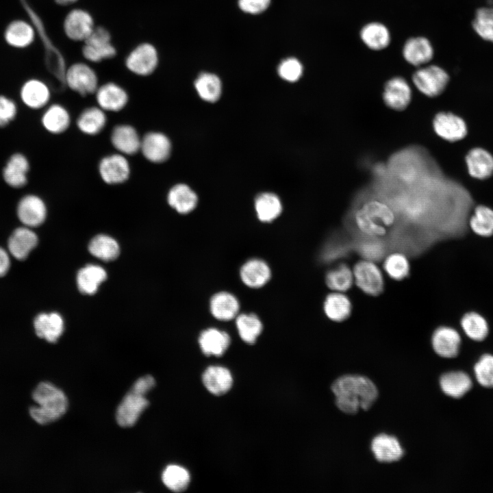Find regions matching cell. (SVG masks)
<instances>
[{
  "label": "cell",
  "mask_w": 493,
  "mask_h": 493,
  "mask_svg": "<svg viewBox=\"0 0 493 493\" xmlns=\"http://www.w3.org/2000/svg\"><path fill=\"white\" fill-rule=\"evenodd\" d=\"M336 404L344 413L353 414L359 408L369 409L378 395L373 382L363 376L346 375L336 379L331 386Z\"/></svg>",
  "instance_id": "6da1fadb"
},
{
  "label": "cell",
  "mask_w": 493,
  "mask_h": 493,
  "mask_svg": "<svg viewBox=\"0 0 493 493\" xmlns=\"http://www.w3.org/2000/svg\"><path fill=\"white\" fill-rule=\"evenodd\" d=\"M354 220L358 234L355 237L379 239L386 244L389 231L395 222V214L388 204L373 200L357 210Z\"/></svg>",
  "instance_id": "7a4b0ae2"
},
{
  "label": "cell",
  "mask_w": 493,
  "mask_h": 493,
  "mask_svg": "<svg viewBox=\"0 0 493 493\" xmlns=\"http://www.w3.org/2000/svg\"><path fill=\"white\" fill-rule=\"evenodd\" d=\"M32 398L36 405L29 407V415L40 425L56 421L68 408V400L64 392L49 382L40 383L34 390Z\"/></svg>",
  "instance_id": "3957f363"
},
{
  "label": "cell",
  "mask_w": 493,
  "mask_h": 493,
  "mask_svg": "<svg viewBox=\"0 0 493 493\" xmlns=\"http://www.w3.org/2000/svg\"><path fill=\"white\" fill-rule=\"evenodd\" d=\"M97 170L103 182L110 186L127 182L131 174L127 156L118 152L103 156L99 161Z\"/></svg>",
  "instance_id": "277c9868"
},
{
  "label": "cell",
  "mask_w": 493,
  "mask_h": 493,
  "mask_svg": "<svg viewBox=\"0 0 493 493\" xmlns=\"http://www.w3.org/2000/svg\"><path fill=\"white\" fill-rule=\"evenodd\" d=\"M412 81L421 93L435 97L444 92L448 84L449 76L441 67L430 65L418 69L412 76Z\"/></svg>",
  "instance_id": "5b68a950"
},
{
  "label": "cell",
  "mask_w": 493,
  "mask_h": 493,
  "mask_svg": "<svg viewBox=\"0 0 493 493\" xmlns=\"http://www.w3.org/2000/svg\"><path fill=\"white\" fill-rule=\"evenodd\" d=\"M65 84L81 97L94 94L99 87L95 71L88 64L81 62L73 64L67 69Z\"/></svg>",
  "instance_id": "8992f818"
},
{
  "label": "cell",
  "mask_w": 493,
  "mask_h": 493,
  "mask_svg": "<svg viewBox=\"0 0 493 493\" xmlns=\"http://www.w3.org/2000/svg\"><path fill=\"white\" fill-rule=\"evenodd\" d=\"M140 152L152 164H162L172 153V143L167 135L159 131H150L142 136Z\"/></svg>",
  "instance_id": "52a82bcc"
},
{
  "label": "cell",
  "mask_w": 493,
  "mask_h": 493,
  "mask_svg": "<svg viewBox=\"0 0 493 493\" xmlns=\"http://www.w3.org/2000/svg\"><path fill=\"white\" fill-rule=\"evenodd\" d=\"M353 273L356 285L365 294L378 296L383 292V275L375 262L367 260L357 262Z\"/></svg>",
  "instance_id": "ba28073f"
},
{
  "label": "cell",
  "mask_w": 493,
  "mask_h": 493,
  "mask_svg": "<svg viewBox=\"0 0 493 493\" xmlns=\"http://www.w3.org/2000/svg\"><path fill=\"white\" fill-rule=\"evenodd\" d=\"M125 63L128 70L135 75L148 76L153 73L157 66V50L149 43L141 44L131 51Z\"/></svg>",
  "instance_id": "9c48e42d"
},
{
  "label": "cell",
  "mask_w": 493,
  "mask_h": 493,
  "mask_svg": "<svg viewBox=\"0 0 493 493\" xmlns=\"http://www.w3.org/2000/svg\"><path fill=\"white\" fill-rule=\"evenodd\" d=\"M110 140L116 152L124 155L132 156L140 152L142 136L131 125L121 123L114 125Z\"/></svg>",
  "instance_id": "30bf717a"
},
{
  "label": "cell",
  "mask_w": 493,
  "mask_h": 493,
  "mask_svg": "<svg viewBox=\"0 0 493 493\" xmlns=\"http://www.w3.org/2000/svg\"><path fill=\"white\" fill-rule=\"evenodd\" d=\"M94 95L97 105L106 112L122 111L127 105L129 99L127 92L114 82L99 86Z\"/></svg>",
  "instance_id": "8fae6325"
},
{
  "label": "cell",
  "mask_w": 493,
  "mask_h": 493,
  "mask_svg": "<svg viewBox=\"0 0 493 493\" xmlns=\"http://www.w3.org/2000/svg\"><path fill=\"white\" fill-rule=\"evenodd\" d=\"M433 127L438 136L452 142L462 140L468 132L465 121L451 112L438 113L433 118Z\"/></svg>",
  "instance_id": "7c38bea8"
},
{
  "label": "cell",
  "mask_w": 493,
  "mask_h": 493,
  "mask_svg": "<svg viewBox=\"0 0 493 493\" xmlns=\"http://www.w3.org/2000/svg\"><path fill=\"white\" fill-rule=\"evenodd\" d=\"M148 405L149 401L145 395L130 390L116 409V418L118 424L123 427L133 426Z\"/></svg>",
  "instance_id": "4fadbf2b"
},
{
  "label": "cell",
  "mask_w": 493,
  "mask_h": 493,
  "mask_svg": "<svg viewBox=\"0 0 493 493\" xmlns=\"http://www.w3.org/2000/svg\"><path fill=\"white\" fill-rule=\"evenodd\" d=\"M383 99L385 104L392 110H405L412 100V90L409 84L401 77L389 79L384 86Z\"/></svg>",
  "instance_id": "5bb4252c"
},
{
  "label": "cell",
  "mask_w": 493,
  "mask_h": 493,
  "mask_svg": "<svg viewBox=\"0 0 493 493\" xmlns=\"http://www.w3.org/2000/svg\"><path fill=\"white\" fill-rule=\"evenodd\" d=\"M94 27L92 16L81 9L71 11L64 23L66 34L70 39L75 41H84Z\"/></svg>",
  "instance_id": "9a60e30c"
},
{
  "label": "cell",
  "mask_w": 493,
  "mask_h": 493,
  "mask_svg": "<svg viewBox=\"0 0 493 493\" xmlns=\"http://www.w3.org/2000/svg\"><path fill=\"white\" fill-rule=\"evenodd\" d=\"M19 220L26 226L37 227L45 220L47 207L39 197L29 194L21 199L17 207Z\"/></svg>",
  "instance_id": "2e32d148"
},
{
  "label": "cell",
  "mask_w": 493,
  "mask_h": 493,
  "mask_svg": "<svg viewBox=\"0 0 493 493\" xmlns=\"http://www.w3.org/2000/svg\"><path fill=\"white\" fill-rule=\"evenodd\" d=\"M431 342L433 350L438 355L451 358L459 353L461 337L455 329L442 326L434 331Z\"/></svg>",
  "instance_id": "e0dca14e"
},
{
  "label": "cell",
  "mask_w": 493,
  "mask_h": 493,
  "mask_svg": "<svg viewBox=\"0 0 493 493\" xmlns=\"http://www.w3.org/2000/svg\"><path fill=\"white\" fill-rule=\"evenodd\" d=\"M106 113L98 105L84 108L76 119L78 130L89 136L99 135L106 127L108 123Z\"/></svg>",
  "instance_id": "ac0fdd59"
},
{
  "label": "cell",
  "mask_w": 493,
  "mask_h": 493,
  "mask_svg": "<svg viewBox=\"0 0 493 493\" xmlns=\"http://www.w3.org/2000/svg\"><path fill=\"white\" fill-rule=\"evenodd\" d=\"M403 55L409 64L419 66L428 63L433 58V49L427 38L413 37L405 42Z\"/></svg>",
  "instance_id": "d6986e66"
},
{
  "label": "cell",
  "mask_w": 493,
  "mask_h": 493,
  "mask_svg": "<svg viewBox=\"0 0 493 493\" xmlns=\"http://www.w3.org/2000/svg\"><path fill=\"white\" fill-rule=\"evenodd\" d=\"M84 42L82 53L89 61L98 62L116 54V49L111 44L110 38L103 34L93 33Z\"/></svg>",
  "instance_id": "ffe728a7"
},
{
  "label": "cell",
  "mask_w": 493,
  "mask_h": 493,
  "mask_svg": "<svg viewBox=\"0 0 493 493\" xmlns=\"http://www.w3.org/2000/svg\"><path fill=\"white\" fill-rule=\"evenodd\" d=\"M240 275L242 281L248 287L258 288L268 283L271 276L268 265L260 259H251L241 267Z\"/></svg>",
  "instance_id": "44dd1931"
},
{
  "label": "cell",
  "mask_w": 493,
  "mask_h": 493,
  "mask_svg": "<svg viewBox=\"0 0 493 493\" xmlns=\"http://www.w3.org/2000/svg\"><path fill=\"white\" fill-rule=\"evenodd\" d=\"M230 336L216 328L203 330L199 337V344L202 352L207 356H221L230 345Z\"/></svg>",
  "instance_id": "7402d4cb"
},
{
  "label": "cell",
  "mask_w": 493,
  "mask_h": 493,
  "mask_svg": "<svg viewBox=\"0 0 493 493\" xmlns=\"http://www.w3.org/2000/svg\"><path fill=\"white\" fill-rule=\"evenodd\" d=\"M202 381L206 389L217 396L226 394L233 385V377L230 371L219 366L207 368L203 374Z\"/></svg>",
  "instance_id": "603a6c76"
},
{
  "label": "cell",
  "mask_w": 493,
  "mask_h": 493,
  "mask_svg": "<svg viewBox=\"0 0 493 493\" xmlns=\"http://www.w3.org/2000/svg\"><path fill=\"white\" fill-rule=\"evenodd\" d=\"M168 204L179 214H188L197 206L198 197L192 188L185 184H177L168 191Z\"/></svg>",
  "instance_id": "cb8c5ba5"
},
{
  "label": "cell",
  "mask_w": 493,
  "mask_h": 493,
  "mask_svg": "<svg viewBox=\"0 0 493 493\" xmlns=\"http://www.w3.org/2000/svg\"><path fill=\"white\" fill-rule=\"evenodd\" d=\"M469 175L478 179H485L493 174V156L485 149L476 147L466 157Z\"/></svg>",
  "instance_id": "d4e9b609"
},
{
  "label": "cell",
  "mask_w": 493,
  "mask_h": 493,
  "mask_svg": "<svg viewBox=\"0 0 493 493\" xmlns=\"http://www.w3.org/2000/svg\"><path fill=\"white\" fill-rule=\"evenodd\" d=\"M371 449L377 460L383 463L398 461L403 455L399 440L386 434L376 436L372 441Z\"/></svg>",
  "instance_id": "484cf974"
},
{
  "label": "cell",
  "mask_w": 493,
  "mask_h": 493,
  "mask_svg": "<svg viewBox=\"0 0 493 493\" xmlns=\"http://www.w3.org/2000/svg\"><path fill=\"white\" fill-rule=\"evenodd\" d=\"M240 304L237 298L228 292H218L210 301V310L212 316L222 321H228L238 316Z\"/></svg>",
  "instance_id": "4316f807"
},
{
  "label": "cell",
  "mask_w": 493,
  "mask_h": 493,
  "mask_svg": "<svg viewBox=\"0 0 493 493\" xmlns=\"http://www.w3.org/2000/svg\"><path fill=\"white\" fill-rule=\"evenodd\" d=\"M34 328L39 338L55 342L63 333L64 321L58 313H41L34 320Z\"/></svg>",
  "instance_id": "83f0119b"
},
{
  "label": "cell",
  "mask_w": 493,
  "mask_h": 493,
  "mask_svg": "<svg viewBox=\"0 0 493 493\" xmlns=\"http://www.w3.org/2000/svg\"><path fill=\"white\" fill-rule=\"evenodd\" d=\"M41 122L45 129L53 134H61L69 128L71 116L69 111L62 105L55 103L44 112Z\"/></svg>",
  "instance_id": "f1b7e54d"
},
{
  "label": "cell",
  "mask_w": 493,
  "mask_h": 493,
  "mask_svg": "<svg viewBox=\"0 0 493 493\" xmlns=\"http://www.w3.org/2000/svg\"><path fill=\"white\" fill-rule=\"evenodd\" d=\"M38 244L36 234L26 227L14 231L8 240V249L16 259L23 260Z\"/></svg>",
  "instance_id": "f546056e"
},
{
  "label": "cell",
  "mask_w": 493,
  "mask_h": 493,
  "mask_svg": "<svg viewBox=\"0 0 493 493\" xmlns=\"http://www.w3.org/2000/svg\"><path fill=\"white\" fill-rule=\"evenodd\" d=\"M29 167V162L23 155L21 153L12 155L3 170L5 181L8 185L15 188L23 187L27 182V173Z\"/></svg>",
  "instance_id": "4dcf8cb0"
},
{
  "label": "cell",
  "mask_w": 493,
  "mask_h": 493,
  "mask_svg": "<svg viewBox=\"0 0 493 493\" xmlns=\"http://www.w3.org/2000/svg\"><path fill=\"white\" fill-rule=\"evenodd\" d=\"M21 94L24 103L32 109H40L45 106L51 96L49 87L37 79L26 82L22 88Z\"/></svg>",
  "instance_id": "1f68e13d"
},
{
  "label": "cell",
  "mask_w": 493,
  "mask_h": 493,
  "mask_svg": "<svg viewBox=\"0 0 493 493\" xmlns=\"http://www.w3.org/2000/svg\"><path fill=\"white\" fill-rule=\"evenodd\" d=\"M470 377L462 371H453L444 374L440 379L442 390L453 398H460L467 393L472 387Z\"/></svg>",
  "instance_id": "d6a6232c"
},
{
  "label": "cell",
  "mask_w": 493,
  "mask_h": 493,
  "mask_svg": "<svg viewBox=\"0 0 493 493\" xmlns=\"http://www.w3.org/2000/svg\"><path fill=\"white\" fill-rule=\"evenodd\" d=\"M106 277L107 273L102 267L94 264L86 265L81 268L77 273L78 288L83 294H93Z\"/></svg>",
  "instance_id": "836d02e7"
},
{
  "label": "cell",
  "mask_w": 493,
  "mask_h": 493,
  "mask_svg": "<svg viewBox=\"0 0 493 493\" xmlns=\"http://www.w3.org/2000/svg\"><path fill=\"white\" fill-rule=\"evenodd\" d=\"M325 314L330 320L341 322L348 318L352 305L349 297L340 292L329 294L324 301Z\"/></svg>",
  "instance_id": "e575fe53"
},
{
  "label": "cell",
  "mask_w": 493,
  "mask_h": 493,
  "mask_svg": "<svg viewBox=\"0 0 493 493\" xmlns=\"http://www.w3.org/2000/svg\"><path fill=\"white\" fill-rule=\"evenodd\" d=\"M362 42L372 50L386 48L390 42L388 29L382 23L372 22L364 26L360 31Z\"/></svg>",
  "instance_id": "d590c367"
},
{
  "label": "cell",
  "mask_w": 493,
  "mask_h": 493,
  "mask_svg": "<svg viewBox=\"0 0 493 493\" xmlns=\"http://www.w3.org/2000/svg\"><path fill=\"white\" fill-rule=\"evenodd\" d=\"M255 209L260 220L269 223L281 214L282 206L277 196L273 193H262L255 201Z\"/></svg>",
  "instance_id": "8d00e7d4"
},
{
  "label": "cell",
  "mask_w": 493,
  "mask_h": 493,
  "mask_svg": "<svg viewBox=\"0 0 493 493\" xmlns=\"http://www.w3.org/2000/svg\"><path fill=\"white\" fill-rule=\"evenodd\" d=\"M351 245L364 260L372 262L383 258L388 249L381 240L364 237H355Z\"/></svg>",
  "instance_id": "74e56055"
},
{
  "label": "cell",
  "mask_w": 493,
  "mask_h": 493,
  "mask_svg": "<svg viewBox=\"0 0 493 493\" xmlns=\"http://www.w3.org/2000/svg\"><path fill=\"white\" fill-rule=\"evenodd\" d=\"M236 325L240 338L250 344L256 342L263 329L262 321L252 313L238 315Z\"/></svg>",
  "instance_id": "f35d334b"
},
{
  "label": "cell",
  "mask_w": 493,
  "mask_h": 493,
  "mask_svg": "<svg viewBox=\"0 0 493 493\" xmlns=\"http://www.w3.org/2000/svg\"><path fill=\"white\" fill-rule=\"evenodd\" d=\"M88 250L92 255L103 261L115 260L120 253L118 242L112 237L104 234L94 237L89 243Z\"/></svg>",
  "instance_id": "ab89813d"
},
{
  "label": "cell",
  "mask_w": 493,
  "mask_h": 493,
  "mask_svg": "<svg viewBox=\"0 0 493 493\" xmlns=\"http://www.w3.org/2000/svg\"><path fill=\"white\" fill-rule=\"evenodd\" d=\"M194 88L199 97L208 102H215L220 97L222 86L218 76L210 73H203L194 81Z\"/></svg>",
  "instance_id": "60d3db41"
},
{
  "label": "cell",
  "mask_w": 493,
  "mask_h": 493,
  "mask_svg": "<svg viewBox=\"0 0 493 493\" xmlns=\"http://www.w3.org/2000/svg\"><path fill=\"white\" fill-rule=\"evenodd\" d=\"M461 326L466 336L471 340L482 341L489 331L486 320L479 314L470 312L464 315L461 320Z\"/></svg>",
  "instance_id": "b9f144b4"
},
{
  "label": "cell",
  "mask_w": 493,
  "mask_h": 493,
  "mask_svg": "<svg viewBox=\"0 0 493 493\" xmlns=\"http://www.w3.org/2000/svg\"><path fill=\"white\" fill-rule=\"evenodd\" d=\"M469 225L478 236H493V210L482 205L477 206L469 220Z\"/></svg>",
  "instance_id": "7bdbcfd3"
},
{
  "label": "cell",
  "mask_w": 493,
  "mask_h": 493,
  "mask_svg": "<svg viewBox=\"0 0 493 493\" xmlns=\"http://www.w3.org/2000/svg\"><path fill=\"white\" fill-rule=\"evenodd\" d=\"M353 279V273L346 264H340L328 270L325 276L327 286L330 289L340 292L350 289Z\"/></svg>",
  "instance_id": "ee69618b"
},
{
  "label": "cell",
  "mask_w": 493,
  "mask_h": 493,
  "mask_svg": "<svg viewBox=\"0 0 493 493\" xmlns=\"http://www.w3.org/2000/svg\"><path fill=\"white\" fill-rule=\"evenodd\" d=\"M162 479L164 484L175 492H183L188 488L190 476L188 471L178 465H169L162 472Z\"/></svg>",
  "instance_id": "f6af8a7d"
},
{
  "label": "cell",
  "mask_w": 493,
  "mask_h": 493,
  "mask_svg": "<svg viewBox=\"0 0 493 493\" xmlns=\"http://www.w3.org/2000/svg\"><path fill=\"white\" fill-rule=\"evenodd\" d=\"M472 25L482 39L493 42V8L477 9Z\"/></svg>",
  "instance_id": "bcb514c9"
},
{
  "label": "cell",
  "mask_w": 493,
  "mask_h": 493,
  "mask_svg": "<svg viewBox=\"0 0 493 493\" xmlns=\"http://www.w3.org/2000/svg\"><path fill=\"white\" fill-rule=\"evenodd\" d=\"M34 31L30 25L23 21L10 24L5 32V38L9 44L22 47L29 45L33 40Z\"/></svg>",
  "instance_id": "7dc6e473"
},
{
  "label": "cell",
  "mask_w": 493,
  "mask_h": 493,
  "mask_svg": "<svg viewBox=\"0 0 493 493\" xmlns=\"http://www.w3.org/2000/svg\"><path fill=\"white\" fill-rule=\"evenodd\" d=\"M383 268L390 278L402 280L409 274V264L406 256L399 252L390 254L383 263Z\"/></svg>",
  "instance_id": "c3c4849f"
},
{
  "label": "cell",
  "mask_w": 493,
  "mask_h": 493,
  "mask_svg": "<svg viewBox=\"0 0 493 493\" xmlns=\"http://www.w3.org/2000/svg\"><path fill=\"white\" fill-rule=\"evenodd\" d=\"M474 372L480 385L493 388V355H482L474 366Z\"/></svg>",
  "instance_id": "681fc988"
},
{
  "label": "cell",
  "mask_w": 493,
  "mask_h": 493,
  "mask_svg": "<svg viewBox=\"0 0 493 493\" xmlns=\"http://www.w3.org/2000/svg\"><path fill=\"white\" fill-rule=\"evenodd\" d=\"M278 73L284 80L294 82L302 76L303 66L294 58H287L280 63L278 67Z\"/></svg>",
  "instance_id": "f907efd6"
},
{
  "label": "cell",
  "mask_w": 493,
  "mask_h": 493,
  "mask_svg": "<svg viewBox=\"0 0 493 493\" xmlns=\"http://www.w3.org/2000/svg\"><path fill=\"white\" fill-rule=\"evenodd\" d=\"M331 243H327L323 253V258L327 262L336 260L342 257L346 256L349 250L352 248L351 244L342 242L340 240H332Z\"/></svg>",
  "instance_id": "816d5d0a"
},
{
  "label": "cell",
  "mask_w": 493,
  "mask_h": 493,
  "mask_svg": "<svg viewBox=\"0 0 493 493\" xmlns=\"http://www.w3.org/2000/svg\"><path fill=\"white\" fill-rule=\"evenodd\" d=\"M16 114V104L8 98L0 96V127L6 126Z\"/></svg>",
  "instance_id": "f5cc1de1"
},
{
  "label": "cell",
  "mask_w": 493,
  "mask_h": 493,
  "mask_svg": "<svg viewBox=\"0 0 493 493\" xmlns=\"http://www.w3.org/2000/svg\"><path fill=\"white\" fill-rule=\"evenodd\" d=\"M270 0H238V6L246 13L257 14L265 11L270 5Z\"/></svg>",
  "instance_id": "db71d44e"
},
{
  "label": "cell",
  "mask_w": 493,
  "mask_h": 493,
  "mask_svg": "<svg viewBox=\"0 0 493 493\" xmlns=\"http://www.w3.org/2000/svg\"><path fill=\"white\" fill-rule=\"evenodd\" d=\"M155 385L154 378L151 375H145L139 378L132 385L130 390L141 394H147Z\"/></svg>",
  "instance_id": "11a10c76"
},
{
  "label": "cell",
  "mask_w": 493,
  "mask_h": 493,
  "mask_svg": "<svg viewBox=\"0 0 493 493\" xmlns=\"http://www.w3.org/2000/svg\"><path fill=\"white\" fill-rule=\"evenodd\" d=\"M10 259L7 252L0 247V277L5 275L10 268Z\"/></svg>",
  "instance_id": "9f6ffc18"
},
{
  "label": "cell",
  "mask_w": 493,
  "mask_h": 493,
  "mask_svg": "<svg viewBox=\"0 0 493 493\" xmlns=\"http://www.w3.org/2000/svg\"><path fill=\"white\" fill-rule=\"evenodd\" d=\"M76 0H56V1L62 5H67L75 2Z\"/></svg>",
  "instance_id": "6f0895ef"
}]
</instances>
